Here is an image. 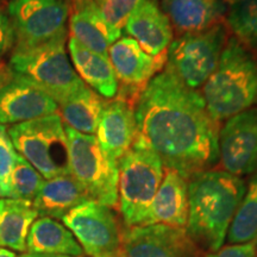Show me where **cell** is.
<instances>
[{"label": "cell", "instance_id": "6da1fadb", "mask_svg": "<svg viewBox=\"0 0 257 257\" xmlns=\"http://www.w3.org/2000/svg\"><path fill=\"white\" fill-rule=\"evenodd\" d=\"M138 134L134 144L156 154L163 166L185 179L210 170L219 159V123L201 94L165 70L150 80L135 105Z\"/></svg>", "mask_w": 257, "mask_h": 257}, {"label": "cell", "instance_id": "7a4b0ae2", "mask_svg": "<svg viewBox=\"0 0 257 257\" xmlns=\"http://www.w3.org/2000/svg\"><path fill=\"white\" fill-rule=\"evenodd\" d=\"M245 189L242 179L225 170H205L188 179L186 231L201 251L223 246Z\"/></svg>", "mask_w": 257, "mask_h": 257}, {"label": "cell", "instance_id": "3957f363", "mask_svg": "<svg viewBox=\"0 0 257 257\" xmlns=\"http://www.w3.org/2000/svg\"><path fill=\"white\" fill-rule=\"evenodd\" d=\"M201 96L218 123L257 105V60L234 37L226 41Z\"/></svg>", "mask_w": 257, "mask_h": 257}, {"label": "cell", "instance_id": "277c9868", "mask_svg": "<svg viewBox=\"0 0 257 257\" xmlns=\"http://www.w3.org/2000/svg\"><path fill=\"white\" fill-rule=\"evenodd\" d=\"M66 42L67 35L37 47L14 49L9 66L12 76L40 88L57 105L68 100L86 83L69 62Z\"/></svg>", "mask_w": 257, "mask_h": 257}, {"label": "cell", "instance_id": "5b68a950", "mask_svg": "<svg viewBox=\"0 0 257 257\" xmlns=\"http://www.w3.org/2000/svg\"><path fill=\"white\" fill-rule=\"evenodd\" d=\"M118 200L126 227L142 226L163 180L162 161L146 147L134 144L118 161Z\"/></svg>", "mask_w": 257, "mask_h": 257}, {"label": "cell", "instance_id": "8992f818", "mask_svg": "<svg viewBox=\"0 0 257 257\" xmlns=\"http://www.w3.org/2000/svg\"><path fill=\"white\" fill-rule=\"evenodd\" d=\"M8 131L16 152L44 179L70 174L68 141L59 114L12 125Z\"/></svg>", "mask_w": 257, "mask_h": 257}, {"label": "cell", "instance_id": "52a82bcc", "mask_svg": "<svg viewBox=\"0 0 257 257\" xmlns=\"http://www.w3.org/2000/svg\"><path fill=\"white\" fill-rule=\"evenodd\" d=\"M68 141L69 172L87 192L91 200L113 208L118 204V162L110 159L94 135L64 125Z\"/></svg>", "mask_w": 257, "mask_h": 257}, {"label": "cell", "instance_id": "ba28073f", "mask_svg": "<svg viewBox=\"0 0 257 257\" xmlns=\"http://www.w3.org/2000/svg\"><path fill=\"white\" fill-rule=\"evenodd\" d=\"M226 44V29L218 23L200 32L185 34L172 41L167 51V72L186 87H204L219 62Z\"/></svg>", "mask_w": 257, "mask_h": 257}, {"label": "cell", "instance_id": "9c48e42d", "mask_svg": "<svg viewBox=\"0 0 257 257\" xmlns=\"http://www.w3.org/2000/svg\"><path fill=\"white\" fill-rule=\"evenodd\" d=\"M8 16L15 32L14 49H27L66 36L69 0H11Z\"/></svg>", "mask_w": 257, "mask_h": 257}, {"label": "cell", "instance_id": "30bf717a", "mask_svg": "<svg viewBox=\"0 0 257 257\" xmlns=\"http://www.w3.org/2000/svg\"><path fill=\"white\" fill-rule=\"evenodd\" d=\"M61 220L86 255L95 257L120 249L123 231L114 212L106 205L87 200L70 210Z\"/></svg>", "mask_w": 257, "mask_h": 257}, {"label": "cell", "instance_id": "8fae6325", "mask_svg": "<svg viewBox=\"0 0 257 257\" xmlns=\"http://www.w3.org/2000/svg\"><path fill=\"white\" fill-rule=\"evenodd\" d=\"M121 257H200L201 250L184 227L165 224L125 227Z\"/></svg>", "mask_w": 257, "mask_h": 257}, {"label": "cell", "instance_id": "7c38bea8", "mask_svg": "<svg viewBox=\"0 0 257 257\" xmlns=\"http://www.w3.org/2000/svg\"><path fill=\"white\" fill-rule=\"evenodd\" d=\"M219 159L225 172L240 178L257 169V107L234 114L218 136Z\"/></svg>", "mask_w": 257, "mask_h": 257}, {"label": "cell", "instance_id": "4fadbf2b", "mask_svg": "<svg viewBox=\"0 0 257 257\" xmlns=\"http://www.w3.org/2000/svg\"><path fill=\"white\" fill-rule=\"evenodd\" d=\"M107 57L115 78L123 85L118 96L127 99L130 93H141L147 87L156 72L167 62V54L153 57L144 51L134 38L123 37L108 48Z\"/></svg>", "mask_w": 257, "mask_h": 257}, {"label": "cell", "instance_id": "5bb4252c", "mask_svg": "<svg viewBox=\"0 0 257 257\" xmlns=\"http://www.w3.org/2000/svg\"><path fill=\"white\" fill-rule=\"evenodd\" d=\"M137 134L133 102L119 96L106 101L96 127V140L106 155L118 162L134 146Z\"/></svg>", "mask_w": 257, "mask_h": 257}, {"label": "cell", "instance_id": "9a60e30c", "mask_svg": "<svg viewBox=\"0 0 257 257\" xmlns=\"http://www.w3.org/2000/svg\"><path fill=\"white\" fill-rule=\"evenodd\" d=\"M59 105L47 93L15 78L0 89V124L16 125L56 113Z\"/></svg>", "mask_w": 257, "mask_h": 257}, {"label": "cell", "instance_id": "2e32d148", "mask_svg": "<svg viewBox=\"0 0 257 257\" xmlns=\"http://www.w3.org/2000/svg\"><path fill=\"white\" fill-rule=\"evenodd\" d=\"M124 30L153 57L166 54L173 41L169 19L155 0H143L127 18Z\"/></svg>", "mask_w": 257, "mask_h": 257}, {"label": "cell", "instance_id": "e0dca14e", "mask_svg": "<svg viewBox=\"0 0 257 257\" xmlns=\"http://www.w3.org/2000/svg\"><path fill=\"white\" fill-rule=\"evenodd\" d=\"M188 210V180L175 170L165 168L163 180L150 204L142 226L165 224L186 229Z\"/></svg>", "mask_w": 257, "mask_h": 257}, {"label": "cell", "instance_id": "ac0fdd59", "mask_svg": "<svg viewBox=\"0 0 257 257\" xmlns=\"http://www.w3.org/2000/svg\"><path fill=\"white\" fill-rule=\"evenodd\" d=\"M69 32L82 46L107 56L108 48L120 36L112 30L95 0H69Z\"/></svg>", "mask_w": 257, "mask_h": 257}, {"label": "cell", "instance_id": "d6986e66", "mask_svg": "<svg viewBox=\"0 0 257 257\" xmlns=\"http://www.w3.org/2000/svg\"><path fill=\"white\" fill-rule=\"evenodd\" d=\"M161 10L179 34L200 32L220 22L221 0H161Z\"/></svg>", "mask_w": 257, "mask_h": 257}, {"label": "cell", "instance_id": "ffe728a7", "mask_svg": "<svg viewBox=\"0 0 257 257\" xmlns=\"http://www.w3.org/2000/svg\"><path fill=\"white\" fill-rule=\"evenodd\" d=\"M91 200L87 192L73 178L63 174L44 180L32 205L38 216L62 219L70 210Z\"/></svg>", "mask_w": 257, "mask_h": 257}, {"label": "cell", "instance_id": "44dd1931", "mask_svg": "<svg viewBox=\"0 0 257 257\" xmlns=\"http://www.w3.org/2000/svg\"><path fill=\"white\" fill-rule=\"evenodd\" d=\"M68 49L80 79L104 98H113L118 93V80L106 55L95 53L69 37Z\"/></svg>", "mask_w": 257, "mask_h": 257}, {"label": "cell", "instance_id": "7402d4cb", "mask_svg": "<svg viewBox=\"0 0 257 257\" xmlns=\"http://www.w3.org/2000/svg\"><path fill=\"white\" fill-rule=\"evenodd\" d=\"M28 252L81 257L83 250L68 227L56 219L41 217L32 223L27 238Z\"/></svg>", "mask_w": 257, "mask_h": 257}, {"label": "cell", "instance_id": "603a6c76", "mask_svg": "<svg viewBox=\"0 0 257 257\" xmlns=\"http://www.w3.org/2000/svg\"><path fill=\"white\" fill-rule=\"evenodd\" d=\"M38 217L32 201L0 199V246L27 251V238L32 223Z\"/></svg>", "mask_w": 257, "mask_h": 257}, {"label": "cell", "instance_id": "cb8c5ba5", "mask_svg": "<svg viewBox=\"0 0 257 257\" xmlns=\"http://www.w3.org/2000/svg\"><path fill=\"white\" fill-rule=\"evenodd\" d=\"M106 100L87 85L59 105L63 124L86 135L96 133Z\"/></svg>", "mask_w": 257, "mask_h": 257}, {"label": "cell", "instance_id": "d4e9b609", "mask_svg": "<svg viewBox=\"0 0 257 257\" xmlns=\"http://www.w3.org/2000/svg\"><path fill=\"white\" fill-rule=\"evenodd\" d=\"M257 237V174L249 182L238 210L231 221L226 240L229 244L251 242Z\"/></svg>", "mask_w": 257, "mask_h": 257}, {"label": "cell", "instance_id": "484cf974", "mask_svg": "<svg viewBox=\"0 0 257 257\" xmlns=\"http://www.w3.org/2000/svg\"><path fill=\"white\" fill-rule=\"evenodd\" d=\"M226 24L239 43L257 49V0H231Z\"/></svg>", "mask_w": 257, "mask_h": 257}, {"label": "cell", "instance_id": "4316f807", "mask_svg": "<svg viewBox=\"0 0 257 257\" xmlns=\"http://www.w3.org/2000/svg\"><path fill=\"white\" fill-rule=\"evenodd\" d=\"M43 181V176L18 154L11 176L9 198L34 201Z\"/></svg>", "mask_w": 257, "mask_h": 257}, {"label": "cell", "instance_id": "83f0119b", "mask_svg": "<svg viewBox=\"0 0 257 257\" xmlns=\"http://www.w3.org/2000/svg\"><path fill=\"white\" fill-rule=\"evenodd\" d=\"M143 0H95L110 28L120 36L127 18Z\"/></svg>", "mask_w": 257, "mask_h": 257}, {"label": "cell", "instance_id": "f1b7e54d", "mask_svg": "<svg viewBox=\"0 0 257 257\" xmlns=\"http://www.w3.org/2000/svg\"><path fill=\"white\" fill-rule=\"evenodd\" d=\"M14 143L10 138L6 125L0 124V197H10V185L17 159Z\"/></svg>", "mask_w": 257, "mask_h": 257}, {"label": "cell", "instance_id": "f546056e", "mask_svg": "<svg viewBox=\"0 0 257 257\" xmlns=\"http://www.w3.org/2000/svg\"><path fill=\"white\" fill-rule=\"evenodd\" d=\"M206 257H257V239L243 244H229Z\"/></svg>", "mask_w": 257, "mask_h": 257}, {"label": "cell", "instance_id": "4dcf8cb0", "mask_svg": "<svg viewBox=\"0 0 257 257\" xmlns=\"http://www.w3.org/2000/svg\"><path fill=\"white\" fill-rule=\"evenodd\" d=\"M15 46V32L8 14L0 11V63Z\"/></svg>", "mask_w": 257, "mask_h": 257}, {"label": "cell", "instance_id": "1f68e13d", "mask_svg": "<svg viewBox=\"0 0 257 257\" xmlns=\"http://www.w3.org/2000/svg\"><path fill=\"white\" fill-rule=\"evenodd\" d=\"M12 80V72L10 67L4 63H0V89H2L6 83Z\"/></svg>", "mask_w": 257, "mask_h": 257}, {"label": "cell", "instance_id": "d6a6232c", "mask_svg": "<svg viewBox=\"0 0 257 257\" xmlns=\"http://www.w3.org/2000/svg\"><path fill=\"white\" fill-rule=\"evenodd\" d=\"M22 257H74V256H64V255H50V253H35V252H27ZM83 257V256H81Z\"/></svg>", "mask_w": 257, "mask_h": 257}, {"label": "cell", "instance_id": "836d02e7", "mask_svg": "<svg viewBox=\"0 0 257 257\" xmlns=\"http://www.w3.org/2000/svg\"><path fill=\"white\" fill-rule=\"evenodd\" d=\"M0 257H18V256L17 253L12 251V250L0 246Z\"/></svg>", "mask_w": 257, "mask_h": 257}, {"label": "cell", "instance_id": "e575fe53", "mask_svg": "<svg viewBox=\"0 0 257 257\" xmlns=\"http://www.w3.org/2000/svg\"><path fill=\"white\" fill-rule=\"evenodd\" d=\"M95 257H121V251H120V249H119V250H117V251H114V252L105 253V255L95 256Z\"/></svg>", "mask_w": 257, "mask_h": 257}, {"label": "cell", "instance_id": "d590c367", "mask_svg": "<svg viewBox=\"0 0 257 257\" xmlns=\"http://www.w3.org/2000/svg\"><path fill=\"white\" fill-rule=\"evenodd\" d=\"M10 2H11V0H0V11H4V10L8 8Z\"/></svg>", "mask_w": 257, "mask_h": 257}]
</instances>
